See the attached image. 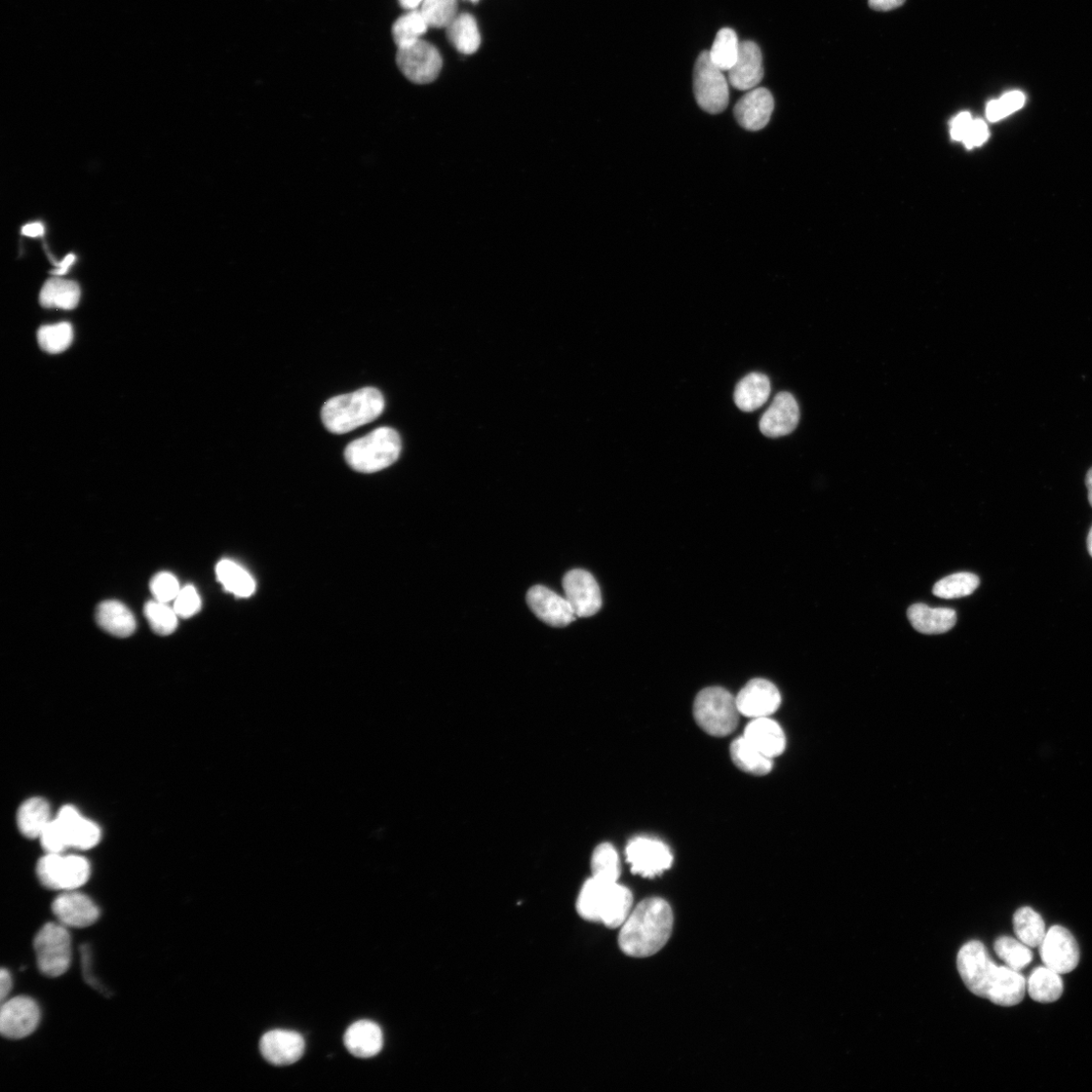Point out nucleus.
I'll return each instance as SVG.
<instances>
[{
  "instance_id": "nucleus-1",
  "label": "nucleus",
  "mask_w": 1092,
  "mask_h": 1092,
  "mask_svg": "<svg viewBox=\"0 0 1092 1092\" xmlns=\"http://www.w3.org/2000/svg\"><path fill=\"white\" fill-rule=\"evenodd\" d=\"M674 924L670 905L658 897L643 901L621 926L618 944L621 951L635 958L658 953L668 943Z\"/></svg>"
},
{
  "instance_id": "nucleus-2",
  "label": "nucleus",
  "mask_w": 1092,
  "mask_h": 1092,
  "mask_svg": "<svg viewBox=\"0 0 1092 1092\" xmlns=\"http://www.w3.org/2000/svg\"><path fill=\"white\" fill-rule=\"evenodd\" d=\"M633 904L634 897L629 888L592 877L580 889L577 912L583 920L618 928L630 917Z\"/></svg>"
},
{
  "instance_id": "nucleus-3",
  "label": "nucleus",
  "mask_w": 1092,
  "mask_h": 1092,
  "mask_svg": "<svg viewBox=\"0 0 1092 1092\" xmlns=\"http://www.w3.org/2000/svg\"><path fill=\"white\" fill-rule=\"evenodd\" d=\"M384 409V399L378 389L364 387L359 391L334 397L322 408V421L328 432L345 435L376 420Z\"/></svg>"
},
{
  "instance_id": "nucleus-4",
  "label": "nucleus",
  "mask_w": 1092,
  "mask_h": 1092,
  "mask_svg": "<svg viewBox=\"0 0 1092 1092\" xmlns=\"http://www.w3.org/2000/svg\"><path fill=\"white\" fill-rule=\"evenodd\" d=\"M402 442L392 428L380 427L347 445L344 456L351 469L374 474L392 465L400 456Z\"/></svg>"
},
{
  "instance_id": "nucleus-5",
  "label": "nucleus",
  "mask_w": 1092,
  "mask_h": 1092,
  "mask_svg": "<svg viewBox=\"0 0 1092 1092\" xmlns=\"http://www.w3.org/2000/svg\"><path fill=\"white\" fill-rule=\"evenodd\" d=\"M697 724L714 736H726L738 725L739 712L735 697L720 687L702 690L694 702Z\"/></svg>"
},
{
  "instance_id": "nucleus-6",
  "label": "nucleus",
  "mask_w": 1092,
  "mask_h": 1092,
  "mask_svg": "<svg viewBox=\"0 0 1092 1092\" xmlns=\"http://www.w3.org/2000/svg\"><path fill=\"white\" fill-rule=\"evenodd\" d=\"M38 970L47 978H59L71 964V937L67 926L49 922L36 933L34 940Z\"/></svg>"
},
{
  "instance_id": "nucleus-7",
  "label": "nucleus",
  "mask_w": 1092,
  "mask_h": 1092,
  "mask_svg": "<svg viewBox=\"0 0 1092 1092\" xmlns=\"http://www.w3.org/2000/svg\"><path fill=\"white\" fill-rule=\"evenodd\" d=\"M36 875L49 889L71 891L89 881L91 865L82 855L47 853L36 865Z\"/></svg>"
},
{
  "instance_id": "nucleus-8",
  "label": "nucleus",
  "mask_w": 1092,
  "mask_h": 1092,
  "mask_svg": "<svg viewBox=\"0 0 1092 1092\" xmlns=\"http://www.w3.org/2000/svg\"><path fill=\"white\" fill-rule=\"evenodd\" d=\"M957 968L967 989L983 998H989L995 984L999 966L990 958L980 941L965 944L957 956Z\"/></svg>"
},
{
  "instance_id": "nucleus-9",
  "label": "nucleus",
  "mask_w": 1092,
  "mask_h": 1092,
  "mask_svg": "<svg viewBox=\"0 0 1092 1092\" xmlns=\"http://www.w3.org/2000/svg\"><path fill=\"white\" fill-rule=\"evenodd\" d=\"M695 99L702 109L710 113L722 112L729 102V89L723 71L711 59L710 51L702 52L694 68Z\"/></svg>"
},
{
  "instance_id": "nucleus-10",
  "label": "nucleus",
  "mask_w": 1092,
  "mask_h": 1092,
  "mask_svg": "<svg viewBox=\"0 0 1092 1092\" xmlns=\"http://www.w3.org/2000/svg\"><path fill=\"white\" fill-rule=\"evenodd\" d=\"M627 860L632 871L644 878H655L673 864L670 848L659 840L638 837L627 848Z\"/></svg>"
},
{
  "instance_id": "nucleus-11",
  "label": "nucleus",
  "mask_w": 1092,
  "mask_h": 1092,
  "mask_svg": "<svg viewBox=\"0 0 1092 1092\" xmlns=\"http://www.w3.org/2000/svg\"><path fill=\"white\" fill-rule=\"evenodd\" d=\"M397 64L410 82L417 85L434 83L443 69V58L433 44L419 40L399 48Z\"/></svg>"
},
{
  "instance_id": "nucleus-12",
  "label": "nucleus",
  "mask_w": 1092,
  "mask_h": 1092,
  "mask_svg": "<svg viewBox=\"0 0 1092 1092\" xmlns=\"http://www.w3.org/2000/svg\"><path fill=\"white\" fill-rule=\"evenodd\" d=\"M41 1021L40 1006L31 997L18 996L3 1002L0 1032L5 1038L21 1040L32 1035Z\"/></svg>"
},
{
  "instance_id": "nucleus-13",
  "label": "nucleus",
  "mask_w": 1092,
  "mask_h": 1092,
  "mask_svg": "<svg viewBox=\"0 0 1092 1092\" xmlns=\"http://www.w3.org/2000/svg\"><path fill=\"white\" fill-rule=\"evenodd\" d=\"M1040 954L1045 966L1065 974L1073 971L1080 959L1078 944L1073 934L1061 925L1052 926L1040 946Z\"/></svg>"
},
{
  "instance_id": "nucleus-14",
  "label": "nucleus",
  "mask_w": 1092,
  "mask_h": 1092,
  "mask_svg": "<svg viewBox=\"0 0 1092 1092\" xmlns=\"http://www.w3.org/2000/svg\"><path fill=\"white\" fill-rule=\"evenodd\" d=\"M566 599L577 617H591L602 606L599 584L593 575L584 570H573L563 580Z\"/></svg>"
},
{
  "instance_id": "nucleus-15",
  "label": "nucleus",
  "mask_w": 1092,
  "mask_h": 1092,
  "mask_svg": "<svg viewBox=\"0 0 1092 1092\" xmlns=\"http://www.w3.org/2000/svg\"><path fill=\"white\" fill-rule=\"evenodd\" d=\"M740 715L756 719L769 717L782 706V694L768 680H751L735 697Z\"/></svg>"
},
{
  "instance_id": "nucleus-16",
  "label": "nucleus",
  "mask_w": 1092,
  "mask_h": 1092,
  "mask_svg": "<svg viewBox=\"0 0 1092 1092\" xmlns=\"http://www.w3.org/2000/svg\"><path fill=\"white\" fill-rule=\"evenodd\" d=\"M52 912L60 923L67 927H88L101 917L98 906L84 893L65 891L56 897Z\"/></svg>"
},
{
  "instance_id": "nucleus-17",
  "label": "nucleus",
  "mask_w": 1092,
  "mask_h": 1092,
  "mask_svg": "<svg viewBox=\"0 0 1092 1092\" xmlns=\"http://www.w3.org/2000/svg\"><path fill=\"white\" fill-rule=\"evenodd\" d=\"M259 1047L267 1062L277 1066H288L303 1058L306 1042L299 1033L273 1030L261 1038Z\"/></svg>"
},
{
  "instance_id": "nucleus-18",
  "label": "nucleus",
  "mask_w": 1092,
  "mask_h": 1092,
  "mask_svg": "<svg viewBox=\"0 0 1092 1092\" xmlns=\"http://www.w3.org/2000/svg\"><path fill=\"white\" fill-rule=\"evenodd\" d=\"M800 419V411L795 398L787 393H779L760 420L761 433L771 439L783 438L792 434Z\"/></svg>"
},
{
  "instance_id": "nucleus-19",
  "label": "nucleus",
  "mask_w": 1092,
  "mask_h": 1092,
  "mask_svg": "<svg viewBox=\"0 0 1092 1092\" xmlns=\"http://www.w3.org/2000/svg\"><path fill=\"white\" fill-rule=\"evenodd\" d=\"M526 600L533 613L551 627L565 628L577 619L569 601L544 586L532 587Z\"/></svg>"
},
{
  "instance_id": "nucleus-20",
  "label": "nucleus",
  "mask_w": 1092,
  "mask_h": 1092,
  "mask_svg": "<svg viewBox=\"0 0 1092 1092\" xmlns=\"http://www.w3.org/2000/svg\"><path fill=\"white\" fill-rule=\"evenodd\" d=\"M763 77L761 49L753 41L740 42L737 60L728 71L729 84L738 91H751L762 82Z\"/></svg>"
},
{
  "instance_id": "nucleus-21",
  "label": "nucleus",
  "mask_w": 1092,
  "mask_h": 1092,
  "mask_svg": "<svg viewBox=\"0 0 1092 1092\" xmlns=\"http://www.w3.org/2000/svg\"><path fill=\"white\" fill-rule=\"evenodd\" d=\"M774 110L772 94L764 88L751 90L734 106L737 123L749 131L765 128Z\"/></svg>"
},
{
  "instance_id": "nucleus-22",
  "label": "nucleus",
  "mask_w": 1092,
  "mask_h": 1092,
  "mask_svg": "<svg viewBox=\"0 0 1092 1092\" xmlns=\"http://www.w3.org/2000/svg\"><path fill=\"white\" fill-rule=\"evenodd\" d=\"M744 737L771 759L782 755L786 748V736L783 727L769 717L753 719L747 726Z\"/></svg>"
},
{
  "instance_id": "nucleus-23",
  "label": "nucleus",
  "mask_w": 1092,
  "mask_h": 1092,
  "mask_svg": "<svg viewBox=\"0 0 1092 1092\" xmlns=\"http://www.w3.org/2000/svg\"><path fill=\"white\" fill-rule=\"evenodd\" d=\"M56 818L65 831L69 847L89 850L99 844L100 828L73 806L63 807Z\"/></svg>"
},
{
  "instance_id": "nucleus-24",
  "label": "nucleus",
  "mask_w": 1092,
  "mask_h": 1092,
  "mask_svg": "<svg viewBox=\"0 0 1092 1092\" xmlns=\"http://www.w3.org/2000/svg\"><path fill=\"white\" fill-rule=\"evenodd\" d=\"M344 1044L356 1058L364 1059L375 1058L383 1046L381 1029L371 1021L357 1022L347 1029Z\"/></svg>"
},
{
  "instance_id": "nucleus-25",
  "label": "nucleus",
  "mask_w": 1092,
  "mask_h": 1092,
  "mask_svg": "<svg viewBox=\"0 0 1092 1092\" xmlns=\"http://www.w3.org/2000/svg\"><path fill=\"white\" fill-rule=\"evenodd\" d=\"M908 617L916 631L923 635H942L955 627L957 615L953 609L931 608L924 604L910 607Z\"/></svg>"
},
{
  "instance_id": "nucleus-26",
  "label": "nucleus",
  "mask_w": 1092,
  "mask_h": 1092,
  "mask_svg": "<svg viewBox=\"0 0 1092 1092\" xmlns=\"http://www.w3.org/2000/svg\"><path fill=\"white\" fill-rule=\"evenodd\" d=\"M1026 990L1027 982L1023 975L1018 970L1001 966L989 999L1001 1006H1013L1024 999Z\"/></svg>"
},
{
  "instance_id": "nucleus-27",
  "label": "nucleus",
  "mask_w": 1092,
  "mask_h": 1092,
  "mask_svg": "<svg viewBox=\"0 0 1092 1092\" xmlns=\"http://www.w3.org/2000/svg\"><path fill=\"white\" fill-rule=\"evenodd\" d=\"M99 626L116 638H129L136 631L133 613L121 602L104 601L97 611Z\"/></svg>"
},
{
  "instance_id": "nucleus-28",
  "label": "nucleus",
  "mask_w": 1092,
  "mask_h": 1092,
  "mask_svg": "<svg viewBox=\"0 0 1092 1092\" xmlns=\"http://www.w3.org/2000/svg\"><path fill=\"white\" fill-rule=\"evenodd\" d=\"M771 394V382L766 375L752 373L740 380L734 389V403L744 412H753L766 404Z\"/></svg>"
},
{
  "instance_id": "nucleus-29",
  "label": "nucleus",
  "mask_w": 1092,
  "mask_h": 1092,
  "mask_svg": "<svg viewBox=\"0 0 1092 1092\" xmlns=\"http://www.w3.org/2000/svg\"><path fill=\"white\" fill-rule=\"evenodd\" d=\"M52 821L50 805L40 797L25 801L18 812L19 829L30 839L40 838Z\"/></svg>"
},
{
  "instance_id": "nucleus-30",
  "label": "nucleus",
  "mask_w": 1092,
  "mask_h": 1092,
  "mask_svg": "<svg viewBox=\"0 0 1092 1092\" xmlns=\"http://www.w3.org/2000/svg\"><path fill=\"white\" fill-rule=\"evenodd\" d=\"M449 42L461 54L472 55L481 45V34L477 22L470 14L457 16L446 28Z\"/></svg>"
},
{
  "instance_id": "nucleus-31",
  "label": "nucleus",
  "mask_w": 1092,
  "mask_h": 1092,
  "mask_svg": "<svg viewBox=\"0 0 1092 1092\" xmlns=\"http://www.w3.org/2000/svg\"><path fill=\"white\" fill-rule=\"evenodd\" d=\"M216 575L226 591L240 598H248L255 592L252 576L238 563L223 560L216 568Z\"/></svg>"
},
{
  "instance_id": "nucleus-32",
  "label": "nucleus",
  "mask_w": 1092,
  "mask_h": 1092,
  "mask_svg": "<svg viewBox=\"0 0 1092 1092\" xmlns=\"http://www.w3.org/2000/svg\"><path fill=\"white\" fill-rule=\"evenodd\" d=\"M730 756L738 769L752 775L764 776L773 768V759L752 746L744 735L733 740Z\"/></svg>"
},
{
  "instance_id": "nucleus-33",
  "label": "nucleus",
  "mask_w": 1092,
  "mask_h": 1092,
  "mask_svg": "<svg viewBox=\"0 0 1092 1092\" xmlns=\"http://www.w3.org/2000/svg\"><path fill=\"white\" fill-rule=\"evenodd\" d=\"M1027 987L1030 996L1035 1001L1042 1003L1055 1002L1063 993V982L1060 974L1046 966L1033 971Z\"/></svg>"
},
{
  "instance_id": "nucleus-34",
  "label": "nucleus",
  "mask_w": 1092,
  "mask_h": 1092,
  "mask_svg": "<svg viewBox=\"0 0 1092 1092\" xmlns=\"http://www.w3.org/2000/svg\"><path fill=\"white\" fill-rule=\"evenodd\" d=\"M81 288L75 282L51 279L40 293V304L45 307L73 309L81 300Z\"/></svg>"
},
{
  "instance_id": "nucleus-35",
  "label": "nucleus",
  "mask_w": 1092,
  "mask_h": 1092,
  "mask_svg": "<svg viewBox=\"0 0 1092 1092\" xmlns=\"http://www.w3.org/2000/svg\"><path fill=\"white\" fill-rule=\"evenodd\" d=\"M1013 928L1018 939L1031 948L1040 947L1047 933L1043 919L1029 907L1018 910L1013 916Z\"/></svg>"
},
{
  "instance_id": "nucleus-36",
  "label": "nucleus",
  "mask_w": 1092,
  "mask_h": 1092,
  "mask_svg": "<svg viewBox=\"0 0 1092 1092\" xmlns=\"http://www.w3.org/2000/svg\"><path fill=\"white\" fill-rule=\"evenodd\" d=\"M981 580L971 573L950 575L934 584L932 593L942 599H958L970 596L980 587Z\"/></svg>"
},
{
  "instance_id": "nucleus-37",
  "label": "nucleus",
  "mask_w": 1092,
  "mask_h": 1092,
  "mask_svg": "<svg viewBox=\"0 0 1092 1092\" xmlns=\"http://www.w3.org/2000/svg\"><path fill=\"white\" fill-rule=\"evenodd\" d=\"M739 44L737 34L733 30L721 29L717 33L710 51L714 64L722 71H729L737 60Z\"/></svg>"
},
{
  "instance_id": "nucleus-38",
  "label": "nucleus",
  "mask_w": 1092,
  "mask_h": 1092,
  "mask_svg": "<svg viewBox=\"0 0 1092 1092\" xmlns=\"http://www.w3.org/2000/svg\"><path fill=\"white\" fill-rule=\"evenodd\" d=\"M429 26L420 11L413 10L399 18L392 29L398 48L408 47L421 40Z\"/></svg>"
},
{
  "instance_id": "nucleus-39",
  "label": "nucleus",
  "mask_w": 1092,
  "mask_h": 1092,
  "mask_svg": "<svg viewBox=\"0 0 1092 1092\" xmlns=\"http://www.w3.org/2000/svg\"><path fill=\"white\" fill-rule=\"evenodd\" d=\"M591 868L592 877L604 881L617 882L620 877L621 867L619 854L615 848L608 843L599 845L592 854Z\"/></svg>"
},
{
  "instance_id": "nucleus-40",
  "label": "nucleus",
  "mask_w": 1092,
  "mask_h": 1092,
  "mask_svg": "<svg viewBox=\"0 0 1092 1092\" xmlns=\"http://www.w3.org/2000/svg\"><path fill=\"white\" fill-rule=\"evenodd\" d=\"M37 342L40 347L51 355L63 353L73 341V328L69 323H59L43 326L38 329Z\"/></svg>"
},
{
  "instance_id": "nucleus-41",
  "label": "nucleus",
  "mask_w": 1092,
  "mask_h": 1092,
  "mask_svg": "<svg viewBox=\"0 0 1092 1092\" xmlns=\"http://www.w3.org/2000/svg\"><path fill=\"white\" fill-rule=\"evenodd\" d=\"M145 616L154 633L160 636H170L177 628L178 615L169 603L158 600L150 601L145 606Z\"/></svg>"
},
{
  "instance_id": "nucleus-42",
  "label": "nucleus",
  "mask_w": 1092,
  "mask_h": 1092,
  "mask_svg": "<svg viewBox=\"0 0 1092 1092\" xmlns=\"http://www.w3.org/2000/svg\"><path fill=\"white\" fill-rule=\"evenodd\" d=\"M994 951L1008 967L1018 971L1027 967L1033 960V953L1027 945L1009 937L997 939L994 943Z\"/></svg>"
},
{
  "instance_id": "nucleus-43",
  "label": "nucleus",
  "mask_w": 1092,
  "mask_h": 1092,
  "mask_svg": "<svg viewBox=\"0 0 1092 1092\" xmlns=\"http://www.w3.org/2000/svg\"><path fill=\"white\" fill-rule=\"evenodd\" d=\"M431 28H447L457 17L456 0H424L420 10Z\"/></svg>"
},
{
  "instance_id": "nucleus-44",
  "label": "nucleus",
  "mask_w": 1092,
  "mask_h": 1092,
  "mask_svg": "<svg viewBox=\"0 0 1092 1092\" xmlns=\"http://www.w3.org/2000/svg\"><path fill=\"white\" fill-rule=\"evenodd\" d=\"M1026 102V97L1021 92H1010L1005 94L997 101H992L988 104L987 116L990 122H997L1005 118L1012 112H1015L1023 107Z\"/></svg>"
},
{
  "instance_id": "nucleus-45",
  "label": "nucleus",
  "mask_w": 1092,
  "mask_h": 1092,
  "mask_svg": "<svg viewBox=\"0 0 1092 1092\" xmlns=\"http://www.w3.org/2000/svg\"><path fill=\"white\" fill-rule=\"evenodd\" d=\"M150 590L155 600L164 603L174 601L180 592L177 579L171 573H160L150 581Z\"/></svg>"
},
{
  "instance_id": "nucleus-46",
  "label": "nucleus",
  "mask_w": 1092,
  "mask_h": 1092,
  "mask_svg": "<svg viewBox=\"0 0 1092 1092\" xmlns=\"http://www.w3.org/2000/svg\"><path fill=\"white\" fill-rule=\"evenodd\" d=\"M173 608L178 617L181 618L196 615L202 608L201 597L196 588L192 586L182 588L174 600Z\"/></svg>"
},
{
  "instance_id": "nucleus-47",
  "label": "nucleus",
  "mask_w": 1092,
  "mask_h": 1092,
  "mask_svg": "<svg viewBox=\"0 0 1092 1092\" xmlns=\"http://www.w3.org/2000/svg\"><path fill=\"white\" fill-rule=\"evenodd\" d=\"M40 839L47 853H63L65 849L69 848L65 831L57 821V818L53 819Z\"/></svg>"
},
{
  "instance_id": "nucleus-48",
  "label": "nucleus",
  "mask_w": 1092,
  "mask_h": 1092,
  "mask_svg": "<svg viewBox=\"0 0 1092 1092\" xmlns=\"http://www.w3.org/2000/svg\"><path fill=\"white\" fill-rule=\"evenodd\" d=\"M988 125L983 120H973L963 143L969 149L983 145L989 138Z\"/></svg>"
},
{
  "instance_id": "nucleus-49",
  "label": "nucleus",
  "mask_w": 1092,
  "mask_h": 1092,
  "mask_svg": "<svg viewBox=\"0 0 1092 1092\" xmlns=\"http://www.w3.org/2000/svg\"><path fill=\"white\" fill-rule=\"evenodd\" d=\"M972 122L973 118L969 112L959 113L951 123L952 138L956 141L963 142L971 127Z\"/></svg>"
},
{
  "instance_id": "nucleus-50",
  "label": "nucleus",
  "mask_w": 1092,
  "mask_h": 1092,
  "mask_svg": "<svg viewBox=\"0 0 1092 1092\" xmlns=\"http://www.w3.org/2000/svg\"><path fill=\"white\" fill-rule=\"evenodd\" d=\"M92 955L93 954H92V950H91L90 946H88V945L83 946V948H82V958H83V968H84L85 979L91 987L98 990L99 991L105 992L104 989L102 987V985L99 983V981L96 980V978L94 977V974L92 972L93 971V956Z\"/></svg>"
},
{
  "instance_id": "nucleus-51",
  "label": "nucleus",
  "mask_w": 1092,
  "mask_h": 1092,
  "mask_svg": "<svg viewBox=\"0 0 1092 1092\" xmlns=\"http://www.w3.org/2000/svg\"><path fill=\"white\" fill-rule=\"evenodd\" d=\"M906 0H869V6L872 10L878 12H888L902 7Z\"/></svg>"
},
{
  "instance_id": "nucleus-52",
  "label": "nucleus",
  "mask_w": 1092,
  "mask_h": 1092,
  "mask_svg": "<svg viewBox=\"0 0 1092 1092\" xmlns=\"http://www.w3.org/2000/svg\"><path fill=\"white\" fill-rule=\"evenodd\" d=\"M13 988V979L9 970L2 969L0 971V998L2 1001H6V998L10 994Z\"/></svg>"
},
{
  "instance_id": "nucleus-53",
  "label": "nucleus",
  "mask_w": 1092,
  "mask_h": 1092,
  "mask_svg": "<svg viewBox=\"0 0 1092 1092\" xmlns=\"http://www.w3.org/2000/svg\"><path fill=\"white\" fill-rule=\"evenodd\" d=\"M44 233H45L44 225L40 222H34V223L27 224L22 229L23 236L27 237V238H33V239L41 238V237L44 236Z\"/></svg>"
},
{
  "instance_id": "nucleus-54",
  "label": "nucleus",
  "mask_w": 1092,
  "mask_h": 1092,
  "mask_svg": "<svg viewBox=\"0 0 1092 1092\" xmlns=\"http://www.w3.org/2000/svg\"><path fill=\"white\" fill-rule=\"evenodd\" d=\"M76 256L74 254H68L60 263H56L57 268L51 271L54 276H64L68 272L71 265L75 262Z\"/></svg>"
},
{
  "instance_id": "nucleus-55",
  "label": "nucleus",
  "mask_w": 1092,
  "mask_h": 1092,
  "mask_svg": "<svg viewBox=\"0 0 1092 1092\" xmlns=\"http://www.w3.org/2000/svg\"><path fill=\"white\" fill-rule=\"evenodd\" d=\"M423 2L424 0H399L401 7L410 11L416 10Z\"/></svg>"
},
{
  "instance_id": "nucleus-56",
  "label": "nucleus",
  "mask_w": 1092,
  "mask_h": 1092,
  "mask_svg": "<svg viewBox=\"0 0 1092 1092\" xmlns=\"http://www.w3.org/2000/svg\"><path fill=\"white\" fill-rule=\"evenodd\" d=\"M1085 482H1086V487H1087V490H1088V500H1089L1090 506L1092 507V467L1086 475Z\"/></svg>"
},
{
  "instance_id": "nucleus-57",
  "label": "nucleus",
  "mask_w": 1092,
  "mask_h": 1092,
  "mask_svg": "<svg viewBox=\"0 0 1092 1092\" xmlns=\"http://www.w3.org/2000/svg\"><path fill=\"white\" fill-rule=\"evenodd\" d=\"M1087 549H1088V553H1089L1090 557L1092 558V527H1091V529L1088 533V537H1087Z\"/></svg>"
},
{
  "instance_id": "nucleus-58",
  "label": "nucleus",
  "mask_w": 1092,
  "mask_h": 1092,
  "mask_svg": "<svg viewBox=\"0 0 1092 1092\" xmlns=\"http://www.w3.org/2000/svg\"><path fill=\"white\" fill-rule=\"evenodd\" d=\"M472 2H473V3H478V2H479V0H472Z\"/></svg>"
}]
</instances>
